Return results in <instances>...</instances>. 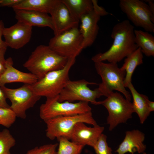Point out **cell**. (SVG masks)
I'll use <instances>...</instances> for the list:
<instances>
[{"instance_id": "6da1fadb", "label": "cell", "mask_w": 154, "mask_h": 154, "mask_svg": "<svg viewBox=\"0 0 154 154\" xmlns=\"http://www.w3.org/2000/svg\"><path fill=\"white\" fill-rule=\"evenodd\" d=\"M134 27L128 20L115 25L111 36L114 39L110 48L103 53H99L92 58L94 62L107 60L117 63L127 57L138 47L135 41Z\"/></svg>"}, {"instance_id": "7a4b0ae2", "label": "cell", "mask_w": 154, "mask_h": 154, "mask_svg": "<svg viewBox=\"0 0 154 154\" xmlns=\"http://www.w3.org/2000/svg\"><path fill=\"white\" fill-rule=\"evenodd\" d=\"M68 59L58 54L48 45H40L32 52L23 66L39 80L49 72L63 68Z\"/></svg>"}, {"instance_id": "3957f363", "label": "cell", "mask_w": 154, "mask_h": 154, "mask_svg": "<svg viewBox=\"0 0 154 154\" xmlns=\"http://www.w3.org/2000/svg\"><path fill=\"white\" fill-rule=\"evenodd\" d=\"M94 65L97 73L102 78V82L97 89L102 96L107 97L114 90H116L122 93L127 100L131 101L130 92L126 90L124 84L126 74L124 70L119 68L116 63L99 62H95Z\"/></svg>"}, {"instance_id": "277c9868", "label": "cell", "mask_w": 154, "mask_h": 154, "mask_svg": "<svg viewBox=\"0 0 154 154\" xmlns=\"http://www.w3.org/2000/svg\"><path fill=\"white\" fill-rule=\"evenodd\" d=\"M75 61L76 58L68 59L63 68L49 72L31 85L34 93L37 96L46 98L58 95L70 80L69 71Z\"/></svg>"}, {"instance_id": "5b68a950", "label": "cell", "mask_w": 154, "mask_h": 154, "mask_svg": "<svg viewBox=\"0 0 154 154\" xmlns=\"http://www.w3.org/2000/svg\"><path fill=\"white\" fill-rule=\"evenodd\" d=\"M46 135L51 140L62 137L70 140L75 125L80 122L94 126L97 123L92 111L73 115L60 116L46 120Z\"/></svg>"}, {"instance_id": "8992f818", "label": "cell", "mask_w": 154, "mask_h": 154, "mask_svg": "<svg viewBox=\"0 0 154 154\" xmlns=\"http://www.w3.org/2000/svg\"><path fill=\"white\" fill-rule=\"evenodd\" d=\"M108 110L109 130L112 131L119 124L126 123L134 113L132 103L119 93L113 92L104 100L98 101Z\"/></svg>"}, {"instance_id": "52a82bcc", "label": "cell", "mask_w": 154, "mask_h": 154, "mask_svg": "<svg viewBox=\"0 0 154 154\" xmlns=\"http://www.w3.org/2000/svg\"><path fill=\"white\" fill-rule=\"evenodd\" d=\"M58 96L46 98L45 103L40 106L39 116L44 121L58 116L81 114L91 111L92 108L88 102H60L58 100Z\"/></svg>"}, {"instance_id": "ba28073f", "label": "cell", "mask_w": 154, "mask_h": 154, "mask_svg": "<svg viewBox=\"0 0 154 154\" xmlns=\"http://www.w3.org/2000/svg\"><path fill=\"white\" fill-rule=\"evenodd\" d=\"M48 46L61 56L68 59L76 58L84 49L83 38L78 27H75L54 35Z\"/></svg>"}, {"instance_id": "9c48e42d", "label": "cell", "mask_w": 154, "mask_h": 154, "mask_svg": "<svg viewBox=\"0 0 154 154\" xmlns=\"http://www.w3.org/2000/svg\"><path fill=\"white\" fill-rule=\"evenodd\" d=\"M1 88L6 98L11 102L10 108L17 117L22 119L26 118L27 111L33 107L41 97L34 93L29 84H24L15 89L10 88L5 86Z\"/></svg>"}, {"instance_id": "30bf717a", "label": "cell", "mask_w": 154, "mask_h": 154, "mask_svg": "<svg viewBox=\"0 0 154 154\" xmlns=\"http://www.w3.org/2000/svg\"><path fill=\"white\" fill-rule=\"evenodd\" d=\"M119 7L136 27L145 31L154 32V15L148 4L139 0H120Z\"/></svg>"}, {"instance_id": "8fae6325", "label": "cell", "mask_w": 154, "mask_h": 154, "mask_svg": "<svg viewBox=\"0 0 154 154\" xmlns=\"http://www.w3.org/2000/svg\"><path fill=\"white\" fill-rule=\"evenodd\" d=\"M98 84L84 79L70 80L58 95V100L60 102L68 101L70 102L79 101L98 105V101L96 100L103 96L102 95L97 88L92 90L88 87L89 85Z\"/></svg>"}, {"instance_id": "7c38bea8", "label": "cell", "mask_w": 154, "mask_h": 154, "mask_svg": "<svg viewBox=\"0 0 154 154\" xmlns=\"http://www.w3.org/2000/svg\"><path fill=\"white\" fill-rule=\"evenodd\" d=\"M49 13L52 21L54 35H59L72 28L78 27L79 21L72 16L61 0H58Z\"/></svg>"}, {"instance_id": "4fadbf2b", "label": "cell", "mask_w": 154, "mask_h": 154, "mask_svg": "<svg viewBox=\"0 0 154 154\" xmlns=\"http://www.w3.org/2000/svg\"><path fill=\"white\" fill-rule=\"evenodd\" d=\"M32 27L23 23L17 22L8 28H5L3 35L7 47L20 49L28 43L31 39Z\"/></svg>"}, {"instance_id": "5bb4252c", "label": "cell", "mask_w": 154, "mask_h": 154, "mask_svg": "<svg viewBox=\"0 0 154 154\" xmlns=\"http://www.w3.org/2000/svg\"><path fill=\"white\" fill-rule=\"evenodd\" d=\"M104 129V127L98 124L90 127L86 126L84 123L78 122L73 128L70 140L76 144L93 148L103 133Z\"/></svg>"}, {"instance_id": "9a60e30c", "label": "cell", "mask_w": 154, "mask_h": 154, "mask_svg": "<svg viewBox=\"0 0 154 154\" xmlns=\"http://www.w3.org/2000/svg\"><path fill=\"white\" fill-rule=\"evenodd\" d=\"M100 18L93 10L81 18L79 30L83 38L84 49L90 46L94 42L98 33V24Z\"/></svg>"}, {"instance_id": "2e32d148", "label": "cell", "mask_w": 154, "mask_h": 154, "mask_svg": "<svg viewBox=\"0 0 154 154\" xmlns=\"http://www.w3.org/2000/svg\"><path fill=\"white\" fill-rule=\"evenodd\" d=\"M12 58L9 57L6 60V68L0 77V87L13 82H21L24 84L32 85L38 80L35 75L30 73L21 71L13 66Z\"/></svg>"}, {"instance_id": "e0dca14e", "label": "cell", "mask_w": 154, "mask_h": 154, "mask_svg": "<svg viewBox=\"0 0 154 154\" xmlns=\"http://www.w3.org/2000/svg\"><path fill=\"white\" fill-rule=\"evenodd\" d=\"M145 134L138 129L126 131L124 138L116 150L117 154L131 153L137 152L139 153L144 152L146 146L143 142Z\"/></svg>"}, {"instance_id": "ac0fdd59", "label": "cell", "mask_w": 154, "mask_h": 154, "mask_svg": "<svg viewBox=\"0 0 154 154\" xmlns=\"http://www.w3.org/2000/svg\"><path fill=\"white\" fill-rule=\"evenodd\" d=\"M13 10L17 21L32 27H48L53 31L52 19L48 14L29 10L17 9Z\"/></svg>"}, {"instance_id": "d6986e66", "label": "cell", "mask_w": 154, "mask_h": 154, "mask_svg": "<svg viewBox=\"0 0 154 154\" xmlns=\"http://www.w3.org/2000/svg\"><path fill=\"white\" fill-rule=\"evenodd\" d=\"M129 90L133 99L132 103L134 112L137 115L140 123L143 124L149 115L148 103L149 100L146 96L138 93L131 82L127 86Z\"/></svg>"}, {"instance_id": "ffe728a7", "label": "cell", "mask_w": 154, "mask_h": 154, "mask_svg": "<svg viewBox=\"0 0 154 154\" xmlns=\"http://www.w3.org/2000/svg\"><path fill=\"white\" fill-rule=\"evenodd\" d=\"M126 58L121 67L125 72L124 81V84L125 88L131 82L132 77L136 68L143 63V54L141 48L139 47Z\"/></svg>"}, {"instance_id": "44dd1931", "label": "cell", "mask_w": 154, "mask_h": 154, "mask_svg": "<svg viewBox=\"0 0 154 154\" xmlns=\"http://www.w3.org/2000/svg\"><path fill=\"white\" fill-rule=\"evenodd\" d=\"M72 16L80 21L82 16L93 10L91 0H61Z\"/></svg>"}, {"instance_id": "7402d4cb", "label": "cell", "mask_w": 154, "mask_h": 154, "mask_svg": "<svg viewBox=\"0 0 154 154\" xmlns=\"http://www.w3.org/2000/svg\"><path fill=\"white\" fill-rule=\"evenodd\" d=\"M58 0H22L12 7L13 9L32 10L47 14L50 12Z\"/></svg>"}, {"instance_id": "603a6c76", "label": "cell", "mask_w": 154, "mask_h": 154, "mask_svg": "<svg viewBox=\"0 0 154 154\" xmlns=\"http://www.w3.org/2000/svg\"><path fill=\"white\" fill-rule=\"evenodd\" d=\"M135 43L143 54L147 57L154 56V37L151 33L141 30H134Z\"/></svg>"}, {"instance_id": "cb8c5ba5", "label": "cell", "mask_w": 154, "mask_h": 154, "mask_svg": "<svg viewBox=\"0 0 154 154\" xmlns=\"http://www.w3.org/2000/svg\"><path fill=\"white\" fill-rule=\"evenodd\" d=\"M57 139L59 143L57 154H80L84 146L64 137H60Z\"/></svg>"}, {"instance_id": "d4e9b609", "label": "cell", "mask_w": 154, "mask_h": 154, "mask_svg": "<svg viewBox=\"0 0 154 154\" xmlns=\"http://www.w3.org/2000/svg\"><path fill=\"white\" fill-rule=\"evenodd\" d=\"M16 141L7 129L0 132V154H11L10 150L15 145Z\"/></svg>"}, {"instance_id": "484cf974", "label": "cell", "mask_w": 154, "mask_h": 154, "mask_svg": "<svg viewBox=\"0 0 154 154\" xmlns=\"http://www.w3.org/2000/svg\"><path fill=\"white\" fill-rule=\"evenodd\" d=\"M16 117L10 107L0 108V125L9 128L15 122Z\"/></svg>"}, {"instance_id": "4316f807", "label": "cell", "mask_w": 154, "mask_h": 154, "mask_svg": "<svg viewBox=\"0 0 154 154\" xmlns=\"http://www.w3.org/2000/svg\"><path fill=\"white\" fill-rule=\"evenodd\" d=\"M107 140L106 135L102 134L93 147L96 154H112V150Z\"/></svg>"}, {"instance_id": "83f0119b", "label": "cell", "mask_w": 154, "mask_h": 154, "mask_svg": "<svg viewBox=\"0 0 154 154\" xmlns=\"http://www.w3.org/2000/svg\"><path fill=\"white\" fill-rule=\"evenodd\" d=\"M58 143L48 144L37 146L28 150L26 154H57Z\"/></svg>"}, {"instance_id": "f1b7e54d", "label": "cell", "mask_w": 154, "mask_h": 154, "mask_svg": "<svg viewBox=\"0 0 154 154\" xmlns=\"http://www.w3.org/2000/svg\"><path fill=\"white\" fill-rule=\"evenodd\" d=\"M7 47L0 49V77L6 68V60L5 55L7 49Z\"/></svg>"}, {"instance_id": "f546056e", "label": "cell", "mask_w": 154, "mask_h": 154, "mask_svg": "<svg viewBox=\"0 0 154 154\" xmlns=\"http://www.w3.org/2000/svg\"><path fill=\"white\" fill-rule=\"evenodd\" d=\"M91 0L93 5V10L100 17L109 14V13L106 11L103 7L98 5L97 0Z\"/></svg>"}, {"instance_id": "4dcf8cb0", "label": "cell", "mask_w": 154, "mask_h": 154, "mask_svg": "<svg viewBox=\"0 0 154 154\" xmlns=\"http://www.w3.org/2000/svg\"><path fill=\"white\" fill-rule=\"evenodd\" d=\"M22 0H0V6L11 7L19 3Z\"/></svg>"}, {"instance_id": "1f68e13d", "label": "cell", "mask_w": 154, "mask_h": 154, "mask_svg": "<svg viewBox=\"0 0 154 154\" xmlns=\"http://www.w3.org/2000/svg\"><path fill=\"white\" fill-rule=\"evenodd\" d=\"M7 98L0 87V108H9L10 106L7 103Z\"/></svg>"}, {"instance_id": "d6a6232c", "label": "cell", "mask_w": 154, "mask_h": 154, "mask_svg": "<svg viewBox=\"0 0 154 154\" xmlns=\"http://www.w3.org/2000/svg\"><path fill=\"white\" fill-rule=\"evenodd\" d=\"M5 28L3 22L2 20H0V49L4 47H7L4 41L2 39Z\"/></svg>"}, {"instance_id": "836d02e7", "label": "cell", "mask_w": 154, "mask_h": 154, "mask_svg": "<svg viewBox=\"0 0 154 154\" xmlns=\"http://www.w3.org/2000/svg\"><path fill=\"white\" fill-rule=\"evenodd\" d=\"M145 2L148 3L149 8L152 12L154 15V1L153 0H145L143 1Z\"/></svg>"}, {"instance_id": "e575fe53", "label": "cell", "mask_w": 154, "mask_h": 154, "mask_svg": "<svg viewBox=\"0 0 154 154\" xmlns=\"http://www.w3.org/2000/svg\"><path fill=\"white\" fill-rule=\"evenodd\" d=\"M148 107L149 110L150 112L154 111V102L149 100L148 103Z\"/></svg>"}, {"instance_id": "d590c367", "label": "cell", "mask_w": 154, "mask_h": 154, "mask_svg": "<svg viewBox=\"0 0 154 154\" xmlns=\"http://www.w3.org/2000/svg\"><path fill=\"white\" fill-rule=\"evenodd\" d=\"M131 154H134V153H131ZM142 154H147L146 153L144 152L143 153H142Z\"/></svg>"}]
</instances>
